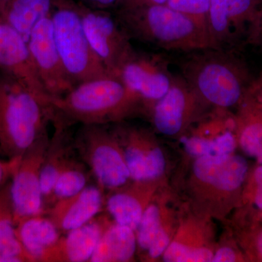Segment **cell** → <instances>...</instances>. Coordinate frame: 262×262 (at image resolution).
I'll list each match as a JSON object with an SVG mask.
<instances>
[{
	"label": "cell",
	"mask_w": 262,
	"mask_h": 262,
	"mask_svg": "<svg viewBox=\"0 0 262 262\" xmlns=\"http://www.w3.org/2000/svg\"><path fill=\"white\" fill-rule=\"evenodd\" d=\"M248 95L262 108V73L258 77H254Z\"/></svg>",
	"instance_id": "836d02e7"
},
{
	"label": "cell",
	"mask_w": 262,
	"mask_h": 262,
	"mask_svg": "<svg viewBox=\"0 0 262 262\" xmlns=\"http://www.w3.org/2000/svg\"><path fill=\"white\" fill-rule=\"evenodd\" d=\"M236 261V254L230 248H222L213 256V262H232Z\"/></svg>",
	"instance_id": "e575fe53"
},
{
	"label": "cell",
	"mask_w": 262,
	"mask_h": 262,
	"mask_svg": "<svg viewBox=\"0 0 262 262\" xmlns=\"http://www.w3.org/2000/svg\"><path fill=\"white\" fill-rule=\"evenodd\" d=\"M74 147L103 189H115L130 178L123 151L104 125H82L74 136Z\"/></svg>",
	"instance_id": "8992f818"
},
{
	"label": "cell",
	"mask_w": 262,
	"mask_h": 262,
	"mask_svg": "<svg viewBox=\"0 0 262 262\" xmlns=\"http://www.w3.org/2000/svg\"><path fill=\"white\" fill-rule=\"evenodd\" d=\"M257 248L258 252L262 257V232L260 234L259 237H258L257 241Z\"/></svg>",
	"instance_id": "74e56055"
},
{
	"label": "cell",
	"mask_w": 262,
	"mask_h": 262,
	"mask_svg": "<svg viewBox=\"0 0 262 262\" xmlns=\"http://www.w3.org/2000/svg\"><path fill=\"white\" fill-rule=\"evenodd\" d=\"M201 101L182 75L174 76L168 92L154 103L155 127L164 135H177L192 117L196 103Z\"/></svg>",
	"instance_id": "7c38bea8"
},
{
	"label": "cell",
	"mask_w": 262,
	"mask_h": 262,
	"mask_svg": "<svg viewBox=\"0 0 262 262\" xmlns=\"http://www.w3.org/2000/svg\"><path fill=\"white\" fill-rule=\"evenodd\" d=\"M186 151L193 156H220L231 155L236 147L235 137L231 131H225L213 139L201 137L181 139Z\"/></svg>",
	"instance_id": "484cf974"
},
{
	"label": "cell",
	"mask_w": 262,
	"mask_h": 262,
	"mask_svg": "<svg viewBox=\"0 0 262 262\" xmlns=\"http://www.w3.org/2000/svg\"><path fill=\"white\" fill-rule=\"evenodd\" d=\"M51 16L57 48L67 74L75 85L112 75L86 37L79 5L70 0H53Z\"/></svg>",
	"instance_id": "5b68a950"
},
{
	"label": "cell",
	"mask_w": 262,
	"mask_h": 262,
	"mask_svg": "<svg viewBox=\"0 0 262 262\" xmlns=\"http://www.w3.org/2000/svg\"><path fill=\"white\" fill-rule=\"evenodd\" d=\"M105 208L119 225L136 231L144 211V198L139 191H117L105 198Z\"/></svg>",
	"instance_id": "cb8c5ba5"
},
{
	"label": "cell",
	"mask_w": 262,
	"mask_h": 262,
	"mask_svg": "<svg viewBox=\"0 0 262 262\" xmlns=\"http://www.w3.org/2000/svg\"><path fill=\"white\" fill-rule=\"evenodd\" d=\"M92 177L89 168L77 155L72 156L57 179L46 211L56 202L80 192L89 185Z\"/></svg>",
	"instance_id": "d4e9b609"
},
{
	"label": "cell",
	"mask_w": 262,
	"mask_h": 262,
	"mask_svg": "<svg viewBox=\"0 0 262 262\" xmlns=\"http://www.w3.org/2000/svg\"><path fill=\"white\" fill-rule=\"evenodd\" d=\"M117 20L129 37L165 51L189 53L212 48L207 24L165 4L120 8Z\"/></svg>",
	"instance_id": "7a4b0ae2"
},
{
	"label": "cell",
	"mask_w": 262,
	"mask_h": 262,
	"mask_svg": "<svg viewBox=\"0 0 262 262\" xmlns=\"http://www.w3.org/2000/svg\"><path fill=\"white\" fill-rule=\"evenodd\" d=\"M104 189L97 184H89L75 195L56 202L46 211L62 234L78 228L93 220L105 206Z\"/></svg>",
	"instance_id": "4fadbf2b"
},
{
	"label": "cell",
	"mask_w": 262,
	"mask_h": 262,
	"mask_svg": "<svg viewBox=\"0 0 262 262\" xmlns=\"http://www.w3.org/2000/svg\"><path fill=\"white\" fill-rule=\"evenodd\" d=\"M254 180L256 184L255 203L259 209L262 210V165L255 170Z\"/></svg>",
	"instance_id": "d590c367"
},
{
	"label": "cell",
	"mask_w": 262,
	"mask_h": 262,
	"mask_svg": "<svg viewBox=\"0 0 262 262\" xmlns=\"http://www.w3.org/2000/svg\"><path fill=\"white\" fill-rule=\"evenodd\" d=\"M140 101L118 76L110 75L74 86L61 97L50 100V120L72 126L105 125L121 118Z\"/></svg>",
	"instance_id": "3957f363"
},
{
	"label": "cell",
	"mask_w": 262,
	"mask_h": 262,
	"mask_svg": "<svg viewBox=\"0 0 262 262\" xmlns=\"http://www.w3.org/2000/svg\"><path fill=\"white\" fill-rule=\"evenodd\" d=\"M2 155H3V151H2L1 149H0V157H1V156H2Z\"/></svg>",
	"instance_id": "f35d334b"
},
{
	"label": "cell",
	"mask_w": 262,
	"mask_h": 262,
	"mask_svg": "<svg viewBox=\"0 0 262 262\" xmlns=\"http://www.w3.org/2000/svg\"><path fill=\"white\" fill-rule=\"evenodd\" d=\"M111 222L98 214L85 225L61 236L42 262L90 261L101 236Z\"/></svg>",
	"instance_id": "5bb4252c"
},
{
	"label": "cell",
	"mask_w": 262,
	"mask_h": 262,
	"mask_svg": "<svg viewBox=\"0 0 262 262\" xmlns=\"http://www.w3.org/2000/svg\"><path fill=\"white\" fill-rule=\"evenodd\" d=\"M53 8V0H11L8 24L27 42L35 26L51 15Z\"/></svg>",
	"instance_id": "603a6c76"
},
{
	"label": "cell",
	"mask_w": 262,
	"mask_h": 262,
	"mask_svg": "<svg viewBox=\"0 0 262 262\" xmlns=\"http://www.w3.org/2000/svg\"><path fill=\"white\" fill-rule=\"evenodd\" d=\"M15 233L33 262H42L62 233L46 214L34 215L19 221Z\"/></svg>",
	"instance_id": "d6986e66"
},
{
	"label": "cell",
	"mask_w": 262,
	"mask_h": 262,
	"mask_svg": "<svg viewBox=\"0 0 262 262\" xmlns=\"http://www.w3.org/2000/svg\"><path fill=\"white\" fill-rule=\"evenodd\" d=\"M22 156L5 160L0 158V185L11 179L20 164Z\"/></svg>",
	"instance_id": "4dcf8cb0"
},
{
	"label": "cell",
	"mask_w": 262,
	"mask_h": 262,
	"mask_svg": "<svg viewBox=\"0 0 262 262\" xmlns=\"http://www.w3.org/2000/svg\"><path fill=\"white\" fill-rule=\"evenodd\" d=\"M241 106L239 144L246 155L262 165V108L248 95Z\"/></svg>",
	"instance_id": "7402d4cb"
},
{
	"label": "cell",
	"mask_w": 262,
	"mask_h": 262,
	"mask_svg": "<svg viewBox=\"0 0 262 262\" xmlns=\"http://www.w3.org/2000/svg\"><path fill=\"white\" fill-rule=\"evenodd\" d=\"M246 42L258 46L262 50V8L250 29Z\"/></svg>",
	"instance_id": "1f68e13d"
},
{
	"label": "cell",
	"mask_w": 262,
	"mask_h": 262,
	"mask_svg": "<svg viewBox=\"0 0 262 262\" xmlns=\"http://www.w3.org/2000/svg\"><path fill=\"white\" fill-rule=\"evenodd\" d=\"M159 208L151 205L144 210L136 229V242L142 250L148 251L151 243L161 229Z\"/></svg>",
	"instance_id": "4316f807"
},
{
	"label": "cell",
	"mask_w": 262,
	"mask_h": 262,
	"mask_svg": "<svg viewBox=\"0 0 262 262\" xmlns=\"http://www.w3.org/2000/svg\"><path fill=\"white\" fill-rule=\"evenodd\" d=\"M211 0H167L165 5L208 26Z\"/></svg>",
	"instance_id": "f1b7e54d"
},
{
	"label": "cell",
	"mask_w": 262,
	"mask_h": 262,
	"mask_svg": "<svg viewBox=\"0 0 262 262\" xmlns=\"http://www.w3.org/2000/svg\"><path fill=\"white\" fill-rule=\"evenodd\" d=\"M167 0H122L120 8H135L146 5L165 4Z\"/></svg>",
	"instance_id": "8d00e7d4"
},
{
	"label": "cell",
	"mask_w": 262,
	"mask_h": 262,
	"mask_svg": "<svg viewBox=\"0 0 262 262\" xmlns=\"http://www.w3.org/2000/svg\"><path fill=\"white\" fill-rule=\"evenodd\" d=\"M166 57L135 53L125 62L117 76L140 100L155 103L168 92L174 76Z\"/></svg>",
	"instance_id": "8fae6325"
},
{
	"label": "cell",
	"mask_w": 262,
	"mask_h": 262,
	"mask_svg": "<svg viewBox=\"0 0 262 262\" xmlns=\"http://www.w3.org/2000/svg\"><path fill=\"white\" fill-rule=\"evenodd\" d=\"M247 162L238 155L199 157L194 165L196 178L220 190L241 187L248 173Z\"/></svg>",
	"instance_id": "2e32d148"
},
{
	"label": "cell",
	"mask_w": 262,
	"mask_h": 262,
	"mask_svg": "<svg viewBox=\"0 0 262 262\" xmlns=\"http://www.w3.org/2000/svg\"><path fill=\"white\" fill-rule=\"evenodd\" d=\"M262 0H211L208 30L212 48L232 49L242 37L247 41Z\"/></svg>",
	"instance_id": "9c48e42d"
},
{
	"label": "cell",
	"mask_w": 262,
	"mask_h": 262,
	"mask_svg": "<svg viewBox=\"0 0 262 262\" xmlns=\"http://www.w3.org/2000/svg\"><path fill=\"white\" fill-rule=\"evenodd\" d=\"M213 257V253L206 248H190L173 243L164 252L163 260L166 262H207L212 261Z\"/></svg>",
	"instance_id": "83f0119b"
},
{
	"label": "cell",
	"mask_w": 262,
	"mask_h": 262,
	"mask_svg": "<svg viewBox=\"0 0 262 262\" xmlns=\"http://www.w3.org/2000/svg\"><path fill=\"white\" fill-rule=\"evenodd\" d=\"M127 137L123 154L130 178L135 182H150L160 177L165 166L161 149L148 145L145 136L139 131H130Z\"/></svg>",
	"instance_id": "ac0fdd59"
},
{
	"label": "cell",
	"mask_w": 262,
	"mask_h": 262,
	"mask_svg": "<svg viewBox=\"0 0 262 262\" xmlns=\"http://www.w3.org/2000/svg\"><path fill=\"white\" fill-rule=\"evenodd\" d=\"M10 180L0 185V262H33L15 233Z\"/></svg>",
	"instance_id": "ffe728a7"
},
{
	"label": "cell",
	"mask_w": 262,
	"mask_h": 262,
	"mask_svg": "<svg viewBox=\"0 0 262 262\" xmlns=\"http://www.w3.org/2000/svg\"><path fill=\"white\" fill-rule=\"evenodd\" d=\"M135 231L115 222L104 231L91 262H125L134 257L136 249Z\"/></svg>",
	"instance_id": "44dd1931"
},
{
	"label": "cell",
	"mask_w": 262,
	"mask_h": 262,
	"mask_svg": "<svg viewBox=\"0 0 262 262\" xmlns=\"http://www.w3.org/2000/svg\"><path fill=\"white\" fill-rule=\"evenodd\" d=\"M169 244H170V238L168 234L162 227L148 249L149 257L151 258L160 257L168 247Z\"/></svg>",
	"instance_id": "f546056e"
},
{
	"label": "cell",
	"mask_w": 262,
	"mask_h": 262,
	"mask_svg": "<svg viewBox=\"0 0 262 262\" xmlns=\"http://www.w3.org/2000/svg\"><path fill=\"white\" fill-rule=\"evenodd\" d=\"M82 27L91 47L112 75L119 70L134 53L125 29L106 10L79 5Z\"/></svg>",
	"instance_id": "52a82bcc"
},
{
	"label": "cell",
	"mask_w": 262,
	"mask_h": 262,
	"mask_svg": "<svg viewBox=\"0 0 262 262\" xmlns=\"http://www.w3.org/2000/svg\"><path fill=\"white\" fill-rule=\"evenodd\" d=\"M0 66L14 71L23 82L22 86L33 94L41 96L46 93L28 43L8 24H0Z\"/></svg>",
	"instance_id": "9a60e30c"
},
{
	"label": "cell",
	"mask_w": 262,
	"mask_h": 262,
	"mask_svg": "<svg viewBox=\"0 0 262 262\" xmlns=\"http://www.w3.org/2000/svg\"><path fill=\"white\" fill-rule=\"evenodd\" d=\"M51 122L54 126V133L48 143L41 169V188L46 211L58 176L71 158L76 154L74 137L70 134L71 126L56 119Z\"/></svg>",
	"instance_id": "e0dca14e"
},
{
	"label": "cell",
	"mask_w": 262,
	"mask_h": 262,
	"mask_svg": "<svg viewBox=\"0 0 262 262\" xmlns=\"http://www.w3.org/2000/svg\"><path fill=\"white\" fill-rule=\"evenodd\" d=\"M50 138L43 136L22 155L10 180L15 223L34 215L46 214L41 188V169Z\"/></svg>",
	"instance_id": "ba28073f"
},
{
	"label": "cell",
	"mask_w": 262,
	"mask_h": 262,
	"mask_svg": "<svg viewBox=\"0 0 262 262\" xmlns=\"http://www.w3.org/2000/svg\"><path fill=\"white\" fill-rule=\"evenodd\" d=\"M181 75L203 102L221 108L241 105L254 77L233 49L208 48L187 53Z\"/></svg>",
	"instance_id": "6da1fadb"
},
{
	"label": "cell",
	"mask_w": 262,
	"mask_h": 262,
	"mask_svg": "<svg viewBox=\"0 0 262 262\" xmlns=\"http://www.w3.org/2000/svg\"><path fill=\"white\" fill-rule=\"evenodd\" d=\"M84 6L93 9L106 10L120 8L122 0H82Z\"/></svg>",
	"instance_id": "d6a6232c"
},
{
	"label": "cell",
	"mask_w": 262,
	"mask_h": 262,
	"mask_svg": "<svg viewBox=\"0 0 262 262\" xmlns=\"http://www.w3.org/2000/svg\"><path fill=\"white\" fill-rule=\"evenodd\" d=\"M27 43L33 63L51 99L61 97L73 89L75 84L67 74L57 48L51 15L35 26Z\"/></svg>",
	"instance_id": "30bf717a"
},
{
	"label": "cell",
	"mask_w": 262,
	"mask_h": 262,
	"mask_svg": "<svg viewBox=\"0 0 262 262\" xmlns=\"http://www.w3.org/2000/svg\"><path fill=\"white\" fill-rule=\"evenodd\" d=\"M48 121L49 108L23 86L0 91V149L8 159L48 135Z\"/></svg>",
	"instance_id": "277c9868"
}]
</instances>
